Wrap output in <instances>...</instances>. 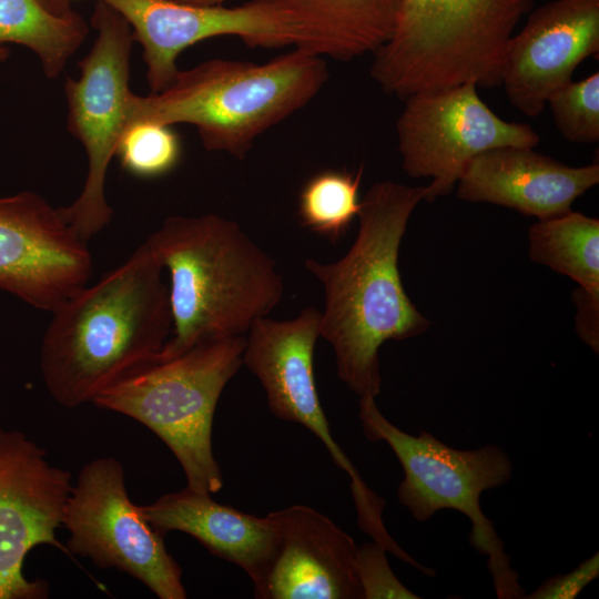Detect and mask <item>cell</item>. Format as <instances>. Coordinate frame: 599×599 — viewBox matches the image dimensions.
<instances>
[{"mask_svg":"<svg viewBox=\"0 0 599 599\" xmlns=\"http://www.w3.org/2000/svg\"><path fill=\"white\" fill-rule=\"evenodd\" d=\"M92 267L59 209L31 191L0 197V290L51 313L88 284Z\"/></svg>","mask_w":599,"mask_h":599,"instance_id":"13","label":"cell"},{"mask_svg":"<svg viewBox=\"0 0 599 599\" xmlns=\"http://www.w3.org/2000/svg\"><path fill=\"white\" fill-rule=\"evenodd\" d=\"M91 23L98 32L90 52L79 61L80 78L68 77L64 94L68 130L88 155V174L80 195L59 207L73 232L83 241L100 233L112 220L105 197V177L119 141L128 129L130 60L134 40L125 18L97 1Z\"/></svg>","mask_w":599,"mask_h":599,"instance_id":"8","label":"cell"},{"mask_svg":"<svg viewBox=\"0 0 599 599\" xmlns=\"http://www.w3.org/2000/svg\"><path fill=\"white\" fill-rule=\"evenodd\" d=\"M10 54V51L6 47L0 48V63L6 61Z\"/></svg>","mask_w":599,"mask_h":599,"instance_id":"30","label":"cell"},{"mask_svg":"<svg viewBox=\"0 0 599 599\" xmlns=\"http://www.w3.org/2000/svg\"><path fill=\"white\" fill-rule=\"evenodd\" d=\"M62 526L70 555L101 569H116L141 581L160 599H185L182 568L169 554L164 535L129 497L125 474L116 458L87 463L72 485Z\"/></svg>","mask_w":599,"mask_h":599,"instance_id":"9","label":"cell"},{"mask_svg":"<svg viewBox=\"0 0 599 599\" xmlns=\"http://www.w3.org/2000/svg\"><path fill=\"white\" fill-rule=\"evenodd\" d=\"M475 82L415 92L396 122L402 166L429 177L425 200L450 193L479 154L504 146L535 148L540 136L526 123L507 122L479 98Z\"/></svg>","mask_w":599,"mask_h":599,"instance_id":"10","label":"cell"},{"mask_svg":"<svg viewBox=\"0 0 599 599\" xmlns=\"http://www.w3.org/2000/svg\"><path fill=\"white\" fill-rule=\"evenodd\" d=\"M577 307L576 332L578 336L595 352L599 348V297L592 296L581 288L573 293Z\"/></svg>","mask_w":599,"mask_h":599,"instance_id":"27","label":"cell"},{"mask_svg":"<svg viewBox=\"0 0 599 599\" xmlns=\"http://www.w3.org/2000/svg\"><path fill=\"white\" fill-rule=\"evenodd\" d=\"M85 20L77 12L58 18L39 0H0V48L16 43L32 50L43 72L55 79L88 34Z\"/></svg>","mask_w":599,"mask_h":599,"instance_id":"21","label":"cell"},{"mask_svg":"<svg viewBox=\"0 0 599 599\" xmlns=\"http://www.w3.org/2000/svg\"><path fill=\"white\" fill-rule=\"evenodd\" d=\"M560 134L575 143L599 141V73L556 90L547 100Z\"/></svg>","mask_w":599,"mask_h":599,"instance_id":"24","label":"cell"},{"mask_svg":"<svg viewBox=\"0 0 599 599\" xmlns=\"http://www.w3.org/2000/svg\"><path fill=\"white\" fill-rule=\"evenodd\" d=\"M292 22L294 48L341 61L374 53L392 37L402 0H264Z\"/></svg>","mask_w":599,"mask_h":599,"instance_id":"19","label":"cell"},{"mask_svg":"<svg viewBox=\"0 0 599 599\" xmlns=\"http://www.w3.org/2000/svg\"><path fill=\"white\" fill-rule=\"evenodd\" d=\"M146 242L170 275L172 333L156 362L204 341L244 336L283 298L275 261L233 220L169 216Z\"/></svg>","mask_w":599,"mask_h":599,"instance_id":"3","label":"cell"},{"mask_svg":"<svg viewBox=\"0 0 599 599\" xmlns=\"http://www.w3.org/2000/svg\"><path fill=\"white\" fill-rule=\"evenodd\" d=\"M599 576V554L596 552L578 567L565 575L545 580L527 599H573Z\"/></svg>","mask_w":599,"mask_h":599,"instance_id":"26","label":"cell"},{"mask_svg":"<svg viewBox=\"0 0 599 599\" xmlns=\"http://www.w3.org/2000/svg\"><path fill=\"white\" fill-rule=\"evenodd\" d=\"M599 51V0H554L532 11L510 38L501 81L509 102L534 118L573 71Z\"/></svg>","mask_w":599,"mask_h":599,"instance_id":"15","label":"cell"},{"mask_svg":"<svg viewBox=\"0 0 599 599\" xmlns=\"http://www.w3.org/2000/svg\"><path fill=\"white\" fill-rule=\"evenodd\" d=\"M386 549L373 540L357 546L356 572L362 587L363 599H418L394 575L389 567Z\"/></svg>","mask_w":599,"mask_h":599,"instance_id":"25","label":"cell"},{"mask_svg":"<svg viewBox=\"0 0 599 599\" xmlns=\"http://www.w3.org/2000/svg\"><path fill=\"white\" fill-rule=\"evenodd\" d=\"M529 257L599 297V220L572 210L529 229Z\"/></svg>","mask_w":599,"mask_h":599,"instance_id":"20","label":"cell"},{"mask_svg":"<svg viewBox=\"0 0 599 599\" xmlns=\"http://www.w3.org/2000/svg\"><path fill=\"white\" fill-rule=\"evenodd\" d=\"M599 183V164L568 166L534 151L504 146L476 156L457 182V196L491 203L546 220L571 211Z\"/></svg>","mask_w":599,"mask_h":599,"instance_id":"17","label":"cell"},{"mask_svg":"<svg viewBox=\"0 0 599 599\" xmlns=\"http://www.w3.org/2000/svg\"><path fill=\"white\" fill-rule=\"evenodd\" d=\"M181 141L171 125L139 122L122 134L115 155L123 169L151 179L170 173L180 162Z\"/></svg>","mask_w":599,"mask_h":599,"instance_id":"23","label":"cell"},{"mask_svg":"<svg viewBox=\"0 0 599 599\" xmlns=\"http://www.w3.org/2000/svg\"><path fill=\"white\" fill-rule=\"evenodd\" d=\"M245 336L210 339L154 362L101 393L95 406L152 430L180 463L190 488L215 494L223 475L212 449L220 396L243 364Z\"/></svg>","mask_w":599,"mask_h":599,"instance_id":"6","label":"cell"},{"mask_svg":"<svg viewBox=\"0 0 599 599\" xmlns=\"http://www.w3.org/2000/svg\"><path fill=\"white\" fill-rule=\"evenodd\" d=\"M365 437L385 441L398 458L405 477L398 486L399 502L418 521L440 509H454L471 522L469 542L487 556L498 598H524L518 575L510 566L504 541L480 507L483 491L505 485L512 475L508 455L497 445L473 450L451 448L423 430L414 436L392 424L375 398H359Z\"/></svg>","mask_w":599,"mask_h":599,"instance_id":"7","label":"cell"},{"mask_svg":"<svg viewBox=\"0 0 599 599\" xmlns=\"http://www.w3.org/2000/svg\"><path fill=\"white\" fill-rule=\"evenodd\" d=\"M71 487L70 471L50 464L43 447L0 427V599L49 597L47 581L27 578L24 560L39 545L70 555L55 532Z\"/></svg>","mask_w":599,"mask_h":599,"instance_id":"11","label":"cell"},{"mask_svg":"<svg viewBox=\"0 0 599 599\" xmlns=\"http://www.w3.org/2000/svg\"><path fill=\"white\" fill-rule=\"evenodd\" d=\"M534 0H402L390 39L376 50L370 75L404 100L475 82L500 85L506 47Z\"/></svg>","mask_w":599,"mask_h":599,"instance_id":"5","label":"cell"},{"mask_svg":"<svg viewBox=\"0 0 599 599\" xmlns=\"http://www.w3.org/2000/svg\"><path fill=\"white\" fill-rule=\"evenodd\" d=\"M276 551L258 599H363L354 539L319 511L292 505L267 514Z\"/></svg>","mask_w":599,"mask_h":599,"instance_id":"16","label":"cell"},{"mask_svg":"<svg viewBox=\"0 0 599 599\" xmlns=\"http://www.w3.org/2000/svg\"><path fill=\"white\" fill-rule=\"evenodd\" d=\"M141 509L160 534L181 531L192 536L214 556L242 568L254 591L262 587L277 546V532L267 515L243 512L189 486Z\"/></svg>","mask_w":599,"mask_h":599,"instance_id":"18","label":"cell"},{"mask_svg":"<svg viewBox=\"0 0 599 599\" xmlns=\"http://www.w3.org/2000/svg\"><path fill=\"white\" fill-rule=\"evenodd\" d=\"M163 270L145 241L121 265L51 312L40 368L58 404L75 408L92 403L158 361L172 333Z\"/></svg>","mask_w":599,"mask_h":599,"instance_id":"2","label":"cell"},{"mask_svg":"<svg viewBox=\"0 0 599 599\" xmlns=\"http://www.w3.org/2000/svg\"><path fill=\"white\" fill-rule=\"evenodd\" d=\"M363 166L357 172L327 169L309 176L297 200L301 225L333 243L341 240L358 216Z\"/></svg>","mask_w":599,"mask_h":599,"instance_id":"22","label":"cell"},{"mask_svg":"<svg viewBox=\"0 0 599 599\" xmlns=\"http://www.w3.org/2000/svg\"><path fill=\"white\" fill-rule=\"evenodd\" d=\"M122 14L143 48L151 93L175 79L176 60L189 47L221 35L238 37L252 48L295 47L297 34L288 18L264 0L235 7L193 6L170 0H95Z\"/></svg>","mask_w":599,"mask_h":599,"instance_id":"14","label":"cell"},{"mask_svg":"<svg viewBox=\"0 0 599 599\" xmlns=\"http://www.w3.org/2000/svg\"><path fill=\"white\" fill-rule=\"evenodd\" d=\"M425 194L426 186L374 183L361 200L358 232L348 252L333 263H304L324 290L321 337L334 351L338 377L359 398L380 393L379 347L429 327L408 297L398 268L408 220Z\"/></svg>","mask_w":599,"mask_h":599,"instance_id":"1","label":"cell"},{"mask_svg":"<svg viewBox=\"0 0 599 599\" xmlns=\"http://www.w3.org/2000/svg\"><path fill=\"white\" fill-rule=\"evenodd\" d=\"M73 0H39L41 6L58 18H70L77 13L72 8Z\"/></svg>","mask_w":599,"mask_h":599,"instance_id":"28","label":"cell"},{"mask_svg":"<svg viewBox=\"0 0 599 599\" xmlns=\"http://www.w3.org/2000/svg\"><path fill=\"white\" fill-rule=\"evenodd\" d=\"M179 3L193 4V6H222L227 0H170Z\"/></svg>","mask_w":599,"mask_h":599,"instance_id":"29","label":"cell"},{"mask_svg":"<svg viewBox=\"0 0 599 599\" xmlns=\"http://www.w3.org/2000/svg\"><path fill=\"white\" fill-rule=\"evenodd\" d=\"M319 325L321 312L313 306L292 319H255L245 337L243 364L258 378L275 417L303 425L322 441L349 477L357 515L369 516L383 499L367 487L333 438L318 398L313 357Z\"/></svg>","mask_w":599,"mask_h":599,"instance_id":"12","label":"cell"},{"mask_svg":"<svg viewBox=\"0 0 599 599\" xmlns=\"http://www.w3.org/2000/svg\"><path fill=\"white\" fill-rule=\"evenodd\" d=\"M327 79L326 60L297 48L265 63L212 59L179 70L159 93H133L128 128L192 124L207 151L243 160L260 135L306 106Z\"/></svg>","mask_w":599,"mask_h":599,"instance_id":"4","label":"cell"}]
</instances>
